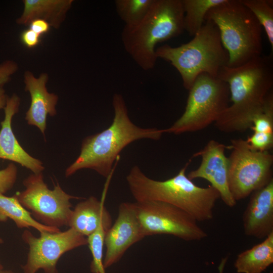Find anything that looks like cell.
Instances as JSON below:
<instances>
[{
	"label": "cell",
	"instance_id": "6da1fadb",
	"mask_svg": "<svg viewBox=\"0 0 273 273\" xmlns=\"http://www.w3.org/2000/svg\"><path fill=\"white\" fill-rule=\"evenodd\" d=\"M217 77L226 82L231 105L214 123L226 133L244 132L263 109L273 85L272 55L256 58L237 67H223Z\"/></svg>",
	"mask_w": 273,
	"mask_h": 273
},
{
	"label": "cell",
	"instance_id": "7a4b0ae2",
	"mask_svg": "<svg viewBox=\"0 0 273 273\" xmlns=\"http://www.w3.org/2000/svg\"><path fill=\"white\" fill-rule=\"evenodd\" d=\"M112 105L114 118L111 125L101 132L85 138L80 153L65 170L68 177L82 169H90L103 177L111 176L113 164L122 150L130 143L143 139L158 140L165 130L142 128L130 119L122 96L115 94Z\"/></svg>",
	"mask_w": 273,
	"mask_h": 273
},
{
	"label": "cell",
	"instance_id": "3957f363",
	"mask_svg": "<svg viewBox=\"0 0 273 273\" xmlns=\"http://www.w3.org/2000/svg\"><path fill=\"white\" fill-rule=\"evenodd\" d=\"M188 165L176 175L161 181L148 177L135 165L127 175L126 181L136 202H163L181 209L197 221L211 220L219 194L210 185L200 187L190 179L186 174Z\"/></svg>",
	"mask_w": 273,
	"mask_h": 273
},
{
	"label": "cell",
	"instance_id": "277c9868",
	"mask_svg": "<svg viewBox=\"0 0 273 273\" xmlns=\"http://www.w3.org/2000/svg\"><path fill=\"white\" fill-rule=\"evenodd\" d=\"M184 16L182 0H154L141 20L124 26L121 39L125 51L143 70L152 69L157 44L183 32Z\"/></svg>",
	"mask_w": 273,
	"mask_h": 273
},
{
	"label": "cell",
	"instance_id": "5b68a950",
	"mask_svg": "<svg viewBox=\"0 0 273 273\" xmlns=\"http://www.w3.org/2000/svg\"><path fill=\"white\" fill-rule=\"evenodd\" d=\"M156 55L178 71L184 87L188 90L202 73L217 77L220 70L228 66L229 58L217 27L209 21H205L188 42L176 47L164 44L156 48Z\"/></svg>",
	"mask_w": 273,
	"mask_h": 273
},
{
	"label": "cell",
	"instance_id": "8992f818",
	"mask_svg": "<svg viewBox=\"0 0 273 273\" xmlns=\"http://www.w3.org/2000/svg\"><path fill=\"white\" fill-rule=\"evenodd\" d=\"M205 20L219 30L229 54L228 67L240 66L262 55V27L241 0H225L210 9Z\"/></svg>",
	"mask_w": 273,
	"mask_h": 273
},
{
	"label": "cell",
	"instance_id": "52a82bcc",
	"mask_svg": "<svg viewBox=\"0 0 273 273\" xmlns=\"http://www.w3.org/2000/svg\"><path fill=\"white\" fill-rule=\"evenodd\" d=\"M181 116L165 133L180 134L203 129L215 123L229 106L228 84L218 77L202 73L196 79Z\"/></svg>",
	"mask_w": 273,
	"mask_h": 273
},
{
	"label": "cell",
	"instance_id": "ba28073f",
	"mask_svg": "<svg viewBox=\"0 0 273 273\" xmlns=\"http://www.w3.org/2000/svg\"><path fill=\"white\" fill-rule=\"evenodd\" d=\"M228 148L230 191L237 201L266 185L272 177L273 156L268 151L252 149L246 140L234 139Z\"/></svg>",
	"mask_w": 273,
	"mask_h": 273
},
{
	"label": "cell",
	"instance_id": "9c48e42d",
	"mask_svg": "<svg viewBox=\"0 0 273 273\" xmlns=\"http://www.w3.org/2000/svg\"><path fill=\"white\" fill-rule=\"evenodd\" d=\"M23 185L25 189L14 196L35 220L48 226H68L72 212L70 200L78 197L66 193L58 183L50 189L42 172L30 174Z\"/></svg>",
	"mask_w": 273,
	"mask_h": 273
},
{
	"label": "cell",
	"instance_id": "30bf717a",
	"mask_svg": "<svg viewBox=\"0 0 273 273\" xmlns=\"http://www.w3.org/2000/svg\"><path fill=\"white\" fill-rule=\"evenodd\" d=\"M145 237L169 235L187 241H199L207 234L191 216L167 203L149 201L134 203Z\"/></svg>",
	"mask_w": 273,
	"mask_h": 273
},
{
	"label": "cell",
	"instance_id": "8fae6325",
	"mask_svg": "<svg viewBox=\"0 0 273 273\" xmlns=\"http://www.w3.org/2000/svg\"><path fill=\"white\" fill-rule=\"evenodd\" d=\"M23 241L29 246L24 273H36L42 269L44 273H59L57 263L66 252L87 245V238L72 228L63 232H44L36 237L28 230L22 234Z\"/></svg>",
	"mask_w": 273,
	"mask_h": 273
},
{
	"label": "cell",
	"instance_id": "7c38bea8",
	"mask_svg": "<svg viewBox=\"0 0 273 273\" xmlns=\"http://www.w3.org/2000/svg\"><path fill=\"white\" fill-rule=\"evenodd\" d=\"M145 237L134 203H121L117 219L106 234L104 268L117 263L129 247Z\"/></svg>",
	"mask_w": 273,
	"mask_h": 273
},
{
	"label": "cell",
	"instance_id": "4fadbf2b",
	"mask_svg": "<svg viewBox=\"0 0 273 273\" xmlns=\"http://www.w3.org/2000/svg\"><path fill=\"white\" fill-rule=\"evenodd\" d=\"M227 148L216 141L210 140L203 149L194 155V157H201V162L199 166L190 171L187 176L192 180L201 178L209 181L219 193L224 204L233 207L237 201L233 197L229 186V161L224 154Z\"/></svg>",
	"mask_w": 273,
	"mask_h": 273
},
{
	"label": "cell",
	"instance_id": "5bb4252c",
	"mask_svg": "<svg viewBox=\"0 0 273 273\" xmlns=\"http://www.w3.org/2000/svg\"><path fill=\"white\" fill-rule=\"evenodd\" d=\"M250 196L242 218L244 233L264 239L273 233V178Z\"/></svg>",
	"mask_w": 273,
	"mask_h": 273
},
{
	"label": "cell",
	"instance_id": "9a60e30c",
	"mask_svg": "<svg viewBox=\"0 0 273 273\" xmlns=\"http://www.w3.org/2000/svg\"><path fill=\"white\" fill-rule=\"evenodd\" d=\"M20 104V98L16 94L8 97L4 108L5 118L1 122L0 159L16 162L33 173H41L44 169L42 162L24 150L12 130V118L18 112Z\"/></svg>",
	"mask_w": 273,
	"mask_h": 273
},
{
	"label": "cell",
	"instance_id": "2e32d148",
	"mask_svg": "<svg viewBox=\"0 0 273 273\" xmlns=\"http://www.w3.org/2000/svg\"><path fill=\"white\" fill-rule=\"evenodd\" d=\"M49 75L41 73L38 77L26 71L24 74L25 90L29 92L31 103L26 112L25 119L28 124L36 126L44 134L47 127L48 115L54 116L57 114L56 106L58 96L50 93L47 88Z\"/></svg>",
	"mask_w": 273,
	"mask_h": 273
},
{
	"label": "cell",
	"instance_id": "e0dca14e",
	"mask_svg": "<svg viewBox=\"0 0 273 273\" xmlns=\"http://www.w3.org/2000/svg\"><path fill=\"white\" fill-rule=\"evenodd\" d=\"M106 189L105 187L101 200L90 196L75 206L69 220V228L87 237L101 224H112L111 216L104 205Z\"/></svg>",
	"mask_w": 273,
	"mask_h": 273
},
{
	"label": "cell",
	"instance_id": "ac0fdd59",
	"mask_svg": "<svg viewBox=\"0 0 273 273\" xmlns=\"http://www.w3.org/2000/svg\"><path fill=\"white\" fill-rule=\"evenodd\" d=\"M23 11L16 20L19 25H29L35 19L47 22L58 29L64 21L73 3V0H23Z\"/></svg>",
	"mask_w": 273,
	"mask_h": 273
},
{
	"label": "cell",
	"instance_id": "d6986e66",
	"mask_svg": "<svg viewBox=\"0 0 273 273\" xmlns=\"http://www.w3.org/2000/svg\"><path fill=\"white\" fill-rule=\"evenodd\" d=\"M273 263V233L260 243L239 254L234 263L238 273H262Z\"/></svg>",
	"mask_w": 273,
	"mask_h": 273
},
{
	"label": "cell",
	"instance_id": "ffe728a7",
	"mask_svg": "<svg viewBox=\"0 0 273 273\" xmlns=\"http://www.w3.org/2000/svg\"><path fill=\"white\" fill-rule=\"evenodd\" d=\"M8 219L13 220L20 229L32 227L40 233L60 231L59 228L47 226L35 220L14 196L8 197L0 194V222H6Z\"/></svg>",
	"mask_w": 273,
	"mask_h": 273
},
{
	"label": "cell",
	"instance_id": "44dd1931",
	"mask_svg": "<svg viewBox=\"0 0 273 273\" xmlns=\"http://www.w3.org/2000/svg\"><path fill=\"white\" fill-rule=\"evenodd\" d=\"M225 0H182L184 12V28L194 36L201 28L207 12Z\"/></svg>",
	"mask_w": 273,
	"mask_h": 273
},
{
	"label": "cell",
	"instance_id": "7402d4cb",
	"mask_svg": "<svg viewBox=\"0 0 273 273\" xmlns=\"http://www.w3.org/2000/svg\"><path fill=\"white\" fill-rule=\"evenodd\" d=\"M154 0H115L116 11L124 25H133L145 16Z\"/></svg>",
	"mask_w": 273,
	"mask_h": 273
},
{
	"label": "cell",
	"instance_id": "603a6c76",
	"mask_svg": "<svg viewBox=\"0 0 273 273\" xmlns=\"http://www.w3.org/2000/svg\"><path fill=\"white\" fill-rule=\"evenodd\" d=\"M263 28L273 50V8L271 0H241Z\"/></svg>",
	"mask_w": 273,
	"mask_h": 273
},
{
	"label": "cell",
	"instance_id": "cb8c5ba5",
	"mask_svg": "<svg viewBox=\"0 0 273 273\" xmlns=\"http://www.w3.org/2000/svg\"><path fill=\"white\" fill-rule=\"evenodd\" d=\"M112 224L104 223L87 237V245L93 257L90 270L93 273H106L103 265V249L107 230Z\"/></svg>",
	"mask_w": 273,
	"mask_h": 273
},
{
	"label": "cell",
	"instance_id": "d4e9b609",
	"mask_svg": "<svg viewBox=\"0 0 273 273\" xmlns=\"http://www.w3.org/2000/svg\"><path fill=\"white\" fill-rule=\"evenodd\" d=\"M17 177V168L13 163L0 170V194L7 193L14 186Z\"/></svg>",
	"mask_w": 273,
	"mask_h": 273
},
{
	"label": "cell",
	"instance_id": "484cf974",
	"mask_svg": "<svg viewBox=\"0 0 273 273\" xmlns=\"http://www.w3.org/2000/svg\"><path fill=\"white\" fill-rule=\"evenodd\" d=\"M246 141L254 150L268 151L273 146V134L253 132Z\"/></svg>",
	"mask_w": 273,
	"mask_h": 273
},
{
	"label": "cell",
	"instance_id": "4316f807",
	"mask_svg": "<svg viewBox=\"0 0 273 273\" xmlns=\"http://www.w3.org/2000/svg\"><path fill=\"white\" fill-rule=\"evenodd\" d=\"M18 69L17 63L12 60H6L0 64V87L9 82Z\"/></svg>",
	"mask_w": 273,
	"mask_h": 273
},
{
	"label": "cell",
	"instance_id": "83f0119b",
	"mask_svg": "<svg viewBox=\"0 0 273 273\" xmlns=\"http://www.w3.org/2000/svg\"><path fill=\"white\" fill-rule=\"evenodd\" d=\"M21 42L28 48L36 47L40 42V36L30 29H26L20 34Z\"/></svg>",
	"mask_w": 273,
	"mask_h": 273
},
{
	"label": "cell",
	"instance_id": "f1b7e54d",
	"mask_svg": "<svg viewBox=\"0 0 273 273\" xmlns=\"http://www.w3.org/2000/svg\"><path fill=\"white\" fill-rule=\"evenodd\" d=\"M29 29L41 36L47 33L50 26L46 21L42 19H35L31 21L28 25Z\"/></svg>",
	"mask_w": 273,
	"mask_h": 273
},
{
	"label": "cell",
	"instance_id": "f546056e",
	"mask_svg": "<svg viewBox=\"0 0 273 273\" xmlns=\"http://www.w3.org/2000/svg\"><path fill=\"white\" fill-rule=\"evenodd\" d=\"M8 96L6 94V92L3 87H0V109H4L6 106L7 100Z\"/></svg>",
	"mask_w": 273,
	"mask_h": 273
},
{
	"label": "cell",
	"instance_id": "4dcf8cb0",
	"mask_svg": "<svg viewBox=\"0 0 273 273\" xmlns=\"http://www.w3.org/2000/svg\"><path fill=\"white\" fill-rule=\"evenodd\" d=\"M229 256L222 257L218 266V273H224V268L228 260Z\"/></svg>",
	"mask_w": 273,
	"mask_h": 273
},
{
	"label": "cell",
	"instance_id": "1f68e13d",
	"mask_svg": "<svg viewBox=\"0 0 273 273\" xmlns=\"http://www.w3.org/2000/svg\"><path fill=\"white\" fill-rule=\"evenodd\" d=\"M1 273H15L13 271H11V270H3Z\"/></svg>",
	"mask_w": 273,
	"mask_h": 273
},
{
	"label": "cell",
	"instance_id": "d6a6232c",
	"mask_svg": "<svg viewBox=\"0 0 273 273\" xmlns=\"http://www.w3.org/2000/svg\"><path fill=\"white\" fill-rule=\"evenodd\" d=\"M3 265H2L1 262H0V273L3 270Z\"/></svg>",
	"mask_w": 273,
	"mask_h": 273
},
{
	"label": "cell",
	"instance_id": "836d02e7",
	"mask_svg": "<svg viewBox=\"0 0 273 273\" xmlns=\"http://www.w3.org/2000/svg\"><path fill=\"white\" fill-rule=\"evenodd\" d=\"M4 243V241L3 240V239L0 237V244H2Z\"/></svg>",
	"mask_w": 273,
	"mask_h": 273
}]
</instances>
